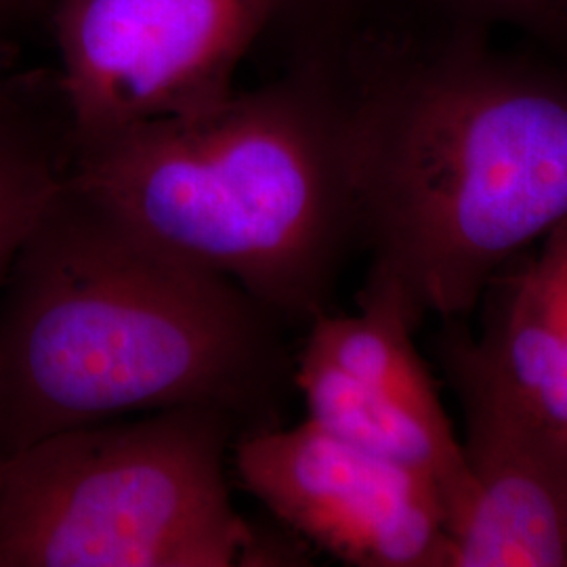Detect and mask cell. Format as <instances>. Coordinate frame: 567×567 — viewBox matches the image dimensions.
Here are the masks:
<instances>
[{"mask_svg":"<svg viewBox=\"0 0 567 567\" xmlns=\"http://www.w3.org/2000/svg\"><path fill=\"white\" fill-rule=\"evenodd\" d=\"M437 0H322L284 21L343 122L364 295L414 328L471 313L567 219V68Z\"/></svg>","mask_w":567,"mask_h":567,"instance_id":"cell-1","label":"cell"},{"mask_svg":"<svg viewBox=\"0 0 567 567\" xmlns=\"http://www.w3.org/2000/svg\"><path fill=\"white\" fill-rule=\"evenodd\" d=\"M282 320L68 177L0 288V452L175 408L246 431L295 389Z\"/></svg>","mask_w":567,"mask_h":567,"instance_id":"cell-2","label":"cell"},{"mask_svg":"<svg viewBox=\"0 0 567 567\" xmlns=\"http://www.w3.org/2000/svg\"><path fill=\"white\" fill-rule=\"evenodd\" d=\"M70 177L286 326L328 311L358 244L339 102L295 42L276 81L70 152Z\"/></svg>","mask_w":567,"mask_h":567,"instance_id":"cell-3","label":"cell"},{"mask_svg":"<svg viewBox=\"0 0 567 567\" xmlns=\"http://www.w3.org/2000/svg\"><path fill=\"white\" fill-rule=\"evenodd\" d=\"M240 433L221 412L175 408L0 452V567L303 564L231 501Z\"/></svg>","mask_w":567,"mask_h":567,"instance_id":"cell-4","label":"cell"},{"mask_svg":"<svg viewBox=\"0 0 567 567\" xmlns=\"http://www.w3.org/2000/svg\"><path fill=\"white\" fill-rule=\"evenodd\" d=\"M288 0H53L70 152L227 102Z\"/></svg>","mask_w":567,"mask_h":567,"instance_id":"cell-5","label":"cell"},{"mask_svg":"<svg viewBox=\"0 0 567 567\" xmlns=\"http://www.w3.org/2000/svg\"><path fill=\"white\" fill-rule=\"evenodd\" d=\"M234 466L292 534L355 567H452L444 496L305 419L240 433Z\"/></svg>","mask_w":567,"mask_h":567,"instance_id":"cell-6","label":"cell"},{"mask_svg":"<svg viewBox=\"0 0 567 567\" xmlns=\"http://www.w3.org/2000/svg\"><path fill=\"white\" fill-rule=\"evenodd\" d=\"M402 309L360 295V313H322L295 355L307 419L353 446L423 475L440 489L450 534L471 498L463 442L447 419Z\"/></svg>","mask_w":567,"mask_h":567,"instance_id":"cell-7","label":"cell"},{"mask_svg":"<svg viewBox=\"0 0 567 567\" xmlns=\"http://www.w3.org/2000/svg\"><path fill=\"white\" fill-rule=\"evenodd\" d=\"M442 360L465 408L471 498L452 529V567H567V440L536 423L477 364L466 332Z\"/></svg>","mask_w":567,"mask_h":567,"instance_id":"cell-8","label":"cell"},{"mask_svg":"<svg viewBox=\"0 0 567 567\" xmlns=\"http://www.w3.org/2000/svg\"><path fill=\"white\" fill-rule=\"evenodd\" d=\"M484 295L486 330L480 341L466 334L471 355L527 416L567 440V219Z\"/></svg>","mask_w":567,"mask_h":567,"instance_id":"cell-9","label":"cell"},{"mask_svg":"<svg viewBox=\"0 0 567 567\" xmlns=\"http://www.w3.org/2000/svg\"><path fill=\"white\" fill-rule=\"evenodd\" d=\"M68 135L51 140L11 107L0 118V288L21 244L68 177Z\"/></svg>","mask_w":567,"mask_h":567,"instance_id":"cell-10","label":"cell"},{"mask_svg":"<svg viewBox=\"0 0 567 567\" xmlns=\"http://www.w3.org/2000/svg\"><path fill=\"white\" fill-rule=\"evenodd\" d=\"M456 11L489 21L507 23L567 68V0H437Z\"/></svg>","mask_w":567,"mask_h":567,"instance_id":"cell-11","label":"cell"},{"mask_svg":"<svg viewBox=\"0 0 567 567\" xmlns=\"http://www.w3.org/2000/svg\"><path fill=\"white\" fill-rule=\"evenodd\" d=\"M37 2H41V0H0V18L9 16L13 11H23Z\"/></svg>","mask_w":567,"mask_h":567,"instance_id":"cell-12","label":"cell"},{"mask_svg":"<svg viewBox=\"0 0 567 567\" xmlns=\"http://www.w3.org/2000/svg\"><path fill=\"white\" fill-rule=\"evenodd\" d=\"M9 110H11V102H9V95H7L4 86H2V81H0V118H2Z\"/></svg>","mask_w":567,"mask_h":567,"instance_id":"cell-13","label":"cell"},{"mask_svg":"<svg viewBox=\"0 0 567 567\" xmlns=\"http://www.w3.org/2000/svg\"><path fill=\"white\" fill-rule=\"evenodd\" d=\"M307 2H316V0H288V7H286V11H288L290 7H297V4H307Z\"/></svg>","mask_w":567,"mask_h":567,"instance_id":"cell-14","label":"cell"}]
</instances>
